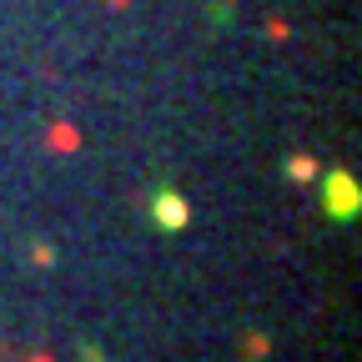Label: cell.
Segmentation results:
<instances>
[{
    "label": "cell",
    "mask_w": 362,
    "mask_h": 362,
    "mask_svg": "<svg viewBox=\"0 0 362 362\" xmlns=\"http://www.w3.org/2000/svg\"><path fill=\"white\" fill-rule=\"evenodd\" d=\"M156 216H161V226H181L187 221V206H181L176 197H156Z\"/></svg>",
    "instance_id": "7a4b0ae2"
},
{
    "label": "cell",
    "mask_w": 362,
    "mask_h": 362,
    "mask_svg": "<svg viewBox=\"0 0 362 362\" xmlns=\"http://www.w3.org/2000/svg\"><path fill=\"white\" fill-rule=\"evenodd\" d=\"M327 202L337 206V216H352V206H357V192H352V181H347V176H337V181H332Z\"/></svg>",
    "instance_id": "6da1fadb"
}]
</instances>
